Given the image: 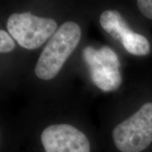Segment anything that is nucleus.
Instances as JSON below:
<instances>
[{
  "label": "nucleus",
  "instance_id": "1",
  "mask_svg": "<svg viewBox=\"0 0 152 152\" xmlns=\"http://www.w3.org/2000/svg\"><path fill=\"white\" fill-rule=\"evenodd\" d=\"M80 26L73 21L64 23L46 44L37 60L35 74L49 80L55 78L80 41Z\"/></svg>",
  "mask_w": 152,
  "mask_h": 152
},
{
  "label": "nucleus",
  "instance_id": "2",
  "mask_svg": "<svg viewBox=\"0 0 152 152\" xmlns=\"http://www.w3.org/2000/svg\"><path fill=\"white\" fill-rule=\"evenodd\" d=\"M113 139L121 152H141L152 143V102L113 129Z\"/></svg>",
  "mask_w": 152,
  "mask_h": 152
},
{
  "label": "nucleus",
  "instance_id": "3",
  "mask_svg": "<svg viewBox=\"0 0 152 152\" xmlns=\"http://www.w3.org/2000/svg\"><path fill=\"white\" fill-rule=\"evenodd\" d=\"M54 20L33 15L30 12L15 13L8 19L7 29L18 44L26 49L40 48L57 31Z\"/></svg>",
  "mask_w": 152,
  "mask_h": 152
},
{
  "label": "nucleus",
  "instance_id": "4",
  "mask_svg": "<svg viewBox=\"0 0 152 152\" xmlns=\"http://www.w3.org/2000/svg\"><path fill=\"white\" fill-rule=\"evenodd\" d=\"M83 58L91 73L92 82L103 91L117 90L122 83L118 57L107 46L95 49L88 46L83 50Z\"/></svg>",
  "mask_w": 152,
  "mask_h": 152
},
{
  "label": "nucleus",
  "instance_id": "5",
  "mask_svg": "<svg viewBox=\"0 0 152 152\" xmlns=\"http://www.w3.org/2000/svg\"><path fill=\"white\" fill-rule=\"evenodd\" d=\"M41 140L46 152L91 151L86 136L70 124L50 125L42 131Z\"/></svg>",
  "mask_w": 152,
  "mask_h": 152
},
{
  "label": "nucleus",
  "instance_id": "6",
  "mask_svg": "<svg viewBox=\"0 0 152 152\" xmlns=\"http://www.w3.org/2000/svg\"><path fill=\"white\" fill-rule=\"evenodd\" d=\"M100 24L114 39L122 41L125 36L132 31L127 22L117 10H105L100 16Z\"/></svg>",
  "mask_w": 152,
  "mask_h": 152
},
{
  "label": "nucleus",
  "instance_id": "7",
  "mask_svg": "<svg viewBox=\"0 0 152 152\" xmlns=\"http://www.w3.org/2000/svg\"><path fill=\"white\" fill-rule=\"evenodd\" d=\"M124 48L129 53L136 56H145L151 51V45L145 37L134 32L128 33L121 41Z\"/></svg>",
  "mask_w": 152,
  "mask_h": 152
},
{
  "label": "nucleus",
  "instance_id": "8",
  "mask_svg": "<svg viewBox=\"0 0 152 152\" xmlns=\"http://www.w3.org/2000/svg\"><path fill=\"white\" fill-rule=\"evenodd\" d=\"M15 44L13 38L5 31H0V52L2 53H10L15 48Z\"/></svg>",
  "mask_w": 152,
  "mask_h": 152
},
{
  "label": "nucleus",
  "instance_id": "9",
  "mask_svg": "<svg viewBox=\"0 0 152 152\" xmlns=\"http://www.w3.org/2000/svg\"><path fill=\"white\" fill-rule=\"evenodd\" d=\"M137 5L144 16L152 20V0H139Z\"/></svg>",
  "mask_w": 152,
  "mask_h": 152
}]
</instances>
